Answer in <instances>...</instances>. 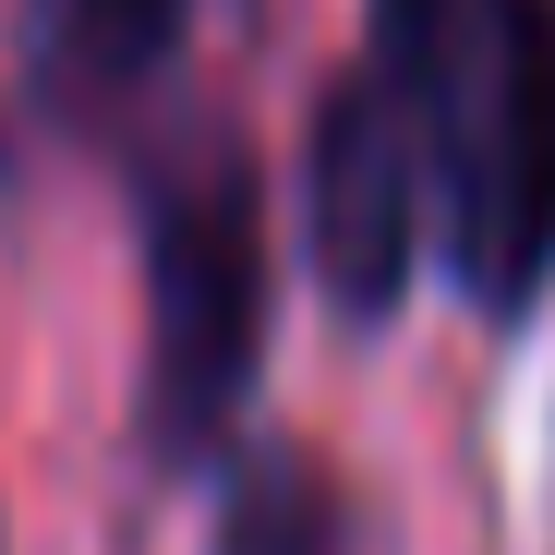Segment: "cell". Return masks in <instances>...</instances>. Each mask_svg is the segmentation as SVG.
Here are the masks:
<instances>
[{
  "instance_id": "cell-5",
  "label": "cell",
  "mask_w": 555,
  "mask_h": 555,
  "mask_svg": "<svg viewBox=\"0 0 555 555\" xmlns=\"http://www.w3.org/2000/svg\"><path fill=\"white\" fill-rule=\"evenodd\" d=\"M218 555H338V495L302 447H254L230 472V543Z\"/></svg>"
},
{
  "instance_id": "cell-1",
  "label": "cell",
  "mask_w": 555,
  "mask_h": 555,
  "mask_svg": "<svg viewBox=\"0 0 555 555\" xmlns=\"http://www.w3.org/2000/svg\"><path fill=\"white\" fill-rule=\"evenodd\" d=\"M362 73L423 157L459 302L531 314L555 278V0H375Z\"/></svg>"
},
{
  "instance_id": "cell-2",
  "label": "cell",
  "mask_w": 555,
  "mask_h": 555,
  "mask_svg": "<svg viewBox=\"0 0 555 555\" xmlns=\"http://www.w3.org/2000/svg\"><path fill=\"white\" fill-rule=\"evenodd\" d=\"M133 242H145V375L133 435L157 472H218L242 399L266 375V181L230 121H181L133 169Z\"/></svg>"
},
{
  "instance_id": "cell-4",
  "label": "cell",
  "mask_w": 555,
  "mask_h": 555,
  "mask_svg": "<svg viewBox=\"0 0 555 555\" xmlns=\"http://www.w3.org/2000/svg\"><path fill=\"white\" fill-rule=\"evenodd\" d=\"M181 37H194V0H37V73L73 121H133Z\"/></svg>"
},
{
  "instance_id": "cell-3",
  "label": "cell",
  "mask_w": 555,
  "mask_h": 555,
  "mask_svg": "<svg viewBox=\"0 0 555 555\" xmlns=\"http://www.w3.org/2000/svg\"><path fill=\"white\" fill-rule=\"evenodd\" d=\"M302 242H314V278L350 326H387L423 278V242H435V206H423V157L387 109L375 73H326L314 98V133H302Z\"/></svg>"
}]
</instances>
